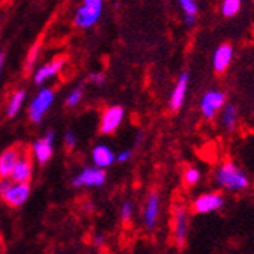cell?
Returning a JSON list of instances; mask_svg holds the SVG:
<instances>
[{
  "mask_svg": "<svg viewBox=\"0 0 254 254\" xmlns=\"http://www.w3.org/2000/svg\"><path fill=\"white\" fill-rule=\"evenodd\" d=\"M25 96H26V93H25V91H21V90L12 95V98H11V101H9V104H8V116H9V118H14L15 114L20 111Z\"/></svg>",
  "mask_w": 254,
  "mask_h": 254,
  "instance_id": "cell-19",
  "label": "cell"
},
{
  "mask_svg": "<svg viewBox=\"0 0 254 254\" xmlns=\"http://www.w3.org/2000/svg\"><path fill=\"white\" fill-rule=\"evenodd\" d=\"M37 55H38V48H37V46H34V49L31 51V54H29V57H28V61H26V64H28V68H31V67L34 65Z\"/></svg>",
  "mask_w": 254,
  "mask_h": 254,
  "instance_id": "cell-26",
  "label": "cell"
},
{
  "mask_svg": "<svg viewBox=\"0 0 254 254\" xmlns=\"http://www.w3.org/2000/svg\"><path fill=\"white\" fill-rule=\"evenodd\" d=\"M3 60H5V55L0 54V73H2V67H3Z\"/></svg>",
  "mask_w": 254,
  "mask_h": 254,
  "instance_id": "cell-33",
  "label": "cell"
},
{
  "mask_svg": "<svg viewBox=\"0 0 254 254\" xmlns=\"http://www.w3.org/2000/svg\"><path fill=\"white\" fill-rule=\"evenodd\" d=\"M93 160L98 168H108L110 165H113L114 161V154L113 151L105 146V145H99L93 149Z\"/></svg>",
  "mask_w": 254,
  "mask_h": 254,
  "instance_id": "cell-17",
  "label": "cell"
},
{
  "mask_svg": "<svg viewBox=\"0 0 254 254\" xmlns=\"http://www.w3.org/2000/svg\"><path fill=\"white\" fill-rule=\"evenodd\" d=\"M18 160V152L15 149H6L0 154V178L11 177V172Z\"/></svg>",
  "mask_w": 254,
  "mask_h": 254,
  "instance_id": "cell-15",
  "label": "cell"
},
{
  "mask_svg": "<svg viewBox=\"0 0 254 254\" xmlns=\"http://www.w3.org/2000/svg\"><path fill=\"white\" fill-rule=\"evenodd\" d=\"M233 48H232V44H221L219 48L215 51V55H213V68H215V72L216 73H224L230 63H232L233 60Z\"/></svg>",
  "mask_w": 254,
  "mask_h": 254,
  "instance_id": "cell-8",
  "label": "cell"
},
{
  "mask_svg": "<svg viewBox=\"0 0 254 254\" xmlns=\"http://www.w3.org/2000/svg\"><path fill=\"white\" fill-rule=\"evenodd\" d=\"M184 23H186L188 26H193L196 23V15L193 14H184Z\"/></svg>",
  "mask_w": 254,
  "mask_h": 254,
  "instance_id": "cell-30",
  "label": "cell"
},
{
  "mask_svg": "<svg viewBox=\"0 0 254 254\" xmlns=\"http://www.w3.org/2000/svg\"><path fill=\"white\" fill-rule=\"evenodd\" d=\"M28 196H29V186L26 183H17L15 186L11 184L8 190L3 193V199L12 207H18L21 204H25Z\"/></svg>",
  "mask_w": 254,
  "mask_h": 254,
  "instance_id": "cell-7",
  "label": "cell"
},
{
  "mask_svg": "<svg viewBox=\"0 0 254 254\" xmlns=\"http://www.w3.org/2000/svg\"><path fill=\"white\" fill-rule=\"evenodd\" d=\"M90 81H91V82H96V84H99V85H102V84L105 82V78H104V75H101V73H91V75H90Z\"/></svg>",
  "mask_w": 254,
  "mask_h": 254,
  "instance_id": "cell-28",
  "label": "cell"
},
{
  "mask_svg": "<svg viewBox=\"0 0 254 254\" xmlns=\"http://www.w3.org/2000/svg\"><path fill=\"white\" fill-rule=\"evenodd\" d=\"M158 212H160V198H158L157 193L152 192L148 196V199H146L145 212H143V222H145V227L148 230H154L155 228Z\"/></svg>",
  "mask_w": 254,
  "mask_h": 254,
  "instance_id": "cell-9",
  "label": "cell"
},
{
  "mask_svg": "<svg viewBox=\"0 0 254 254\" xmlns=\"http://www.w3.org/2000/svg\"><path fill=\"white\" fill-rule=\"evenodd\" d=\"M54 138H55V132L51 131L48 132L44 138L38 140L35 145H34V151H35V155L38 158V161L41 165H44L46 161H48L51 157H52V151H54Z\"/></svg>",
  "mask_w": 254,
  "mask_h": 254,
  "instance_id": "cell-11",
  "label": "cell"
},
{
  "mask_svg": "<svg viewBox=\"0 0 254 254\" xmlns=\"http://www.w3.org/2000/svg\"><path fill=\"white\" fill-rule=\"evenodd\" d=\"M241 0H222L221 11L224 17H235L241 11Z\"/></svg>",
  "mask_w": 254,
  "mask_h": 254,
  "instance_id": "cell-20",
  "label": "cell"
},
{
  "mask_svg": "<svg viewBox=\"0 0 254 254\" xmlns=\"http://www.w3.org/2000/svg\"><path fill=\"white\" fill-rule=\"evenodd\" d=\"M215 181L219 188L230 192H241L248 188V177L233 163V161H224L215 172Z\"/></svg>",
  "mask_w": 254,
  "mask_h": 254,
  "instance_id": "cell-1",
  "label": "cell"
},
{
  "mask_svg": "<svg viewBox=\"0 0 254 254\" xmlns=\"http://www.w3.org/2000/svg\"><path fill=\"white\" fill-rule=\"evenodd\" d=\"M52 102H54V91L49 88H43L29 107V116L34 124H40L43 121L46 111L52 105Z\"/></svg>",
  "mask_w": 254,
  "mask_h": 254,
  "instance_id": "cell-3",
  "label": "cell"
},
{
  "mask_svg": "<svg viewBox=\"0 0 254 254\" xmlns=\"http://www.w3.org/2000/svg\"><path fill=\"white\" fill-rule=\"evenodd\" d=\"M224 207V198L219 193H204L198 196L193 202L196 213H212L221 210Z\"/></svg>",
  "mask_w": 254,
  "mask_h": 254,
  "instance_id": "cell-4",
  "label": "cell"
},
{
  "mask_svg": "<svg viewBox=\"0 0 254 254\" xmlns=\"http://www.w3.org/2000/svg\"><path fill=\"white\" fill-rule=\"evenodd\" d=\"M222 125L227 131H233L238 125V108L235 105H227L222 111Z\"/></svg>",
  "mask_w": 254,
  "mask_h": 254,
  "instance_id": "cell-18",
  "label": "cell"
},
{
  "mask_svg": "<svg viewBox=\"0 0 254 254\" xmlns=\"http://www.w3.org/2000/svg\"><path fill=\"white\" fill-rule=\"evenodd\" d=\"M188 85H189V75L188 73H183L172 91L171 95V101H169V105H171V110L177 111L181 108L184 99H186V93H188Z\"/></svg>",
  "mask_w": 254,
  "mask_h": 254,
  "instance_id": "cell-10",
  "label": "cell"
},
{
  "mask_svg": "<svg viewBox=\"0 0 254 254\" xmlns=\"http://www.w3.org/2000/svg\"><path fill=\"white\" fill-rule=\"evenodd\" d=\"M188 212L184 207H178L175 210V241L178 247H183L188 236Z\"/></svg>",
  "mask_w": 254,
  "mask_h": 254,
  "instance_id": "cell-12",
  "label": "cell"
},
{
  "mask_svg": "<svg viewBox=\"0 0 254 254\" xmlns=\"http://www.w3.org/2000/svg\"><path fill=\"white\" fill-rule=\"evenodd\" d=\"M224 104H225V95L222 91L210 90L202 96L199 108L205 119H213L216 116V113L224 108Z\"/></svg>",
  "mask_w": 254,
  "mask_h": 254,
  "instance_id": "cell-2",
  "label": "cell"
},
{
  "mask_svg": "<svg viewBox=\"0 0 254 254\" xmlns=\"http://www.w3.org/2000/svg\"><path fill=\"white\" fill-rule=\"evenodd\" d=\"M32 174V168L28 158H18L11 172V177L15 183H28Z\"/></svg>",
  "mask_w": 254,
  "mask_h": 254,
  "instance_id": "cell-16",
  "label": "cell"
},
{
  "mask_svg": "<svg viewBox=\"0 0 254 254\" xmlns=\"http://www.w3.org/2000/svg\"><path fill=\"white\" fill-rule=\"evenodd\" d=\"M82 99V88H76L73 93H70L68 95V98H67V101H65V104L68 105V107H75V105H78L79 104V101Z\"/></svg>",
  "mask_w": 254,
  "mask_h": 254,
  "instance_id": "cell-23",
  "label": "cell"
},
{
  "mask_svg": "<svg viewBox=\"0 0 254 254\" xmlns=\"http://www.w3.org/2000/svg\"><path fill=\"white\" fill-rule=\"evenodd\" d=\"M201 178V172L196 168H188L184 172V181H186L188 186H193Z\"/></svg>",
  "mask_w": 254,
  "mask_h": 254,
  "instance_id": "cell-21",
  "label": "cell"
},
{
  "mask_svg": "<svg viewBox=\"0 0 254 254\" xmlns=\"http://www.w3.org/2000/svg\"><path fill=\"white\" fill-rule=\"evenodd\" d=\"M99 15H101L99 11H95V9H91V8L84 5L78 9L76 17H75V23L79 28H90L98 21Z\"/></svg>",
  "mask_w": 254,
  "mask_h": 254,
  "instance_id": "cell-13",
  "label": "cell"
},
{
  "mask_svg": "<svg viewBox=\"0 0 254 254\" xmlns=\"http://www.w3.org/2000/svg\"><path fill=\"white\" fill-rule=\"evenodd\" d=\"M124 108L119 105L110 107L102 116V122H101V131L105 134H110L113 131H116L118 127L121 125V122L124 121Z\"/></svg>",
  "mask_w": 254,
  "mask_h": 254,
  "instance_id": "cell-5",
  "label": "cell"
},
{
  "mask_svg": "<svg viewBox=\"0 0 254 254\" xmlns=\"http://www.w3.org/2000/svg\"><path fill=\"white\" fill-rule=\"evenodd\" d=\"M65 145H67L68 148H73V146L76 145L75 134H73V132H70V131H68V132L65 134Z\"/></svg>",
  "mask_w": 254,
  "mask_h": 254,
  "instance_id": "cell-27",
  "label": "cell"
},
{
  "mask_svg": "<svg viewBox=\"0 0 254 254\" xmlns=\"http://www.w3.org/2000/svg\"><path fill=\"white\" fill-rule=\"evenodd\" d=\"M178 2H180V5L183 8L184 14H193V15H196L198 6H196L195 0H178Z\"/></svg>",
  "mask_w": 254,
  "mask_h": 254,
  "instance_id": "cell-22",
  "label": "cell"
},
{
  "mask_svg": "<svg viewBox=\"0 0 254 254\" xmlns=\"http://www.w3.org/2000/svg\"><path fill=\"white\" fill-rule=\"evenodd\" d=\"M131 155H132L131 151H124V152H121L118 155V161H119V163H125V161H128L131 158Z\"/></svg>",
  "mask_w": 254,
  "mask_h": 254,
  "instance_id": "cell-29",
  "label": "cell"
},
{
  "mask_svg": "<svg viewBox=\"0 0 254 254\" xmlns=\"http://www.w3.org/2000/svg\"><path fill=\"white\" fill-rule=\"evenodd\" d=\"M9 186H11V181H8V180H2V181H0V195L3 196V193L8 190Z\"/></svg>",
  "mask_w": 254,
  "mask_h": 254,
  "instance_id": "cell-31",
  "label": "cell"
},
{
  "mask_svg": "<svg viewBox=\"0 0 254 254\" xmlns=\"http://www.w3.org/2000/svg\"><path fill=\"white\" fill-rule=\"evenodd\" d=\"M121 216L124 221H129L132 216V202L131 201H125L122 204V210H121Z\"/></svg>",
  "mask_w": 254,
  "mask_h": 254,
  "instance_id": "cell-24",
  "label": "cell"
},
{
  "mask_svg": "<svg viewBox=\"0 0 254 254\" xmlns=\"http://www.w3.org/2000/svg\"><path fill=\"white\" fill-rule=\"evenodd\" d=\"M84 5L99 12L102 11V0H84Z\"/></svg>",
  "mask_w": 254,
  "mask_h": 254,
  "instance_id": "cell-25",
  "label": "cell"
},
{
  "mask_svg": "<svg viewBox=\"0 0 254 254\" xmlns=\"http://www.w3.org/2000/svg\"><path fill=\"white\" fill-rule=\"evenodd\" d=\"M95 244H96L98 247H101V245L104 244V236H98V238L95 239Z\"/></svg>",
  "mask_w": 254,
  "mask_h": 254,
  "instance_id": "cell-32",
  "label": "cell"
},
{
  "mask_svg": "<svg viewBox=\"0 0 254 254\" xmlns=\"http://www.w3.org/2000/svg\"><path fill=\"white\" fill-rule=\"evenodd\" d=\"M64 65V58H57L55 61L43 65L35 75V84H43L44 81H48L49 78L55 76Z\"/></svg>",
  "mask_w": 254,
  "mask_h": 254,
  "instance_id": "cell-14",
  "label": "cell"
},
{
  "mask_svg": "<svg viewBox=\"0 0 254 254\" xmlns=\"http://www.w3.org/2000/svg\"><path fill=\"white\" fill-rule=\"evenodd\" d=\"M105 181V172L98 168H87L84 169L75 180L73 186H102Z\"/></svg>",
  "mask_w": 254,
  "mask_h": 254,
  "instance_id": "cell-6",
  "label": "cell"
}]
</instances>
